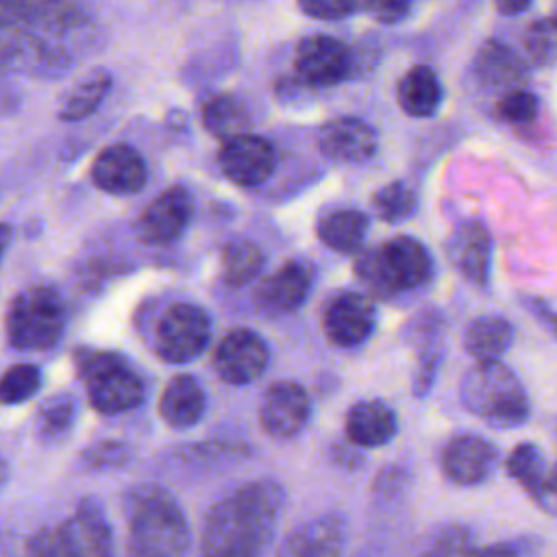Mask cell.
I'll return each mask as SVG.
<instances>
[{"mask_svg": "<svg viewBox=\"0 0 557 557\" xmlns=\"http://www.w3.org/2000/svg\"><path fill=\"white\" fill-rule=\"evenodd\" d=\"M283 487L252 481L218 500L205 520L202 557H259L283 509Z\"/></svg>", "mask_w": 557, "mask_h": 557, "instance_id": "cell-1", "label": "cell"}, {"mask_svg": "<svg viewBox=\"0 0 557 557\" xmlns=\"http://www.w3.org/2000/svg\"><path fill=\"white\" fill-rule=\"evenodd\" d=\"M122 513L131 537V557H183L189 529L183 509L170 492L154 483H139L122 498Z\"/></svg>", "mask_w": 557, "mask_h": 557, "instance_id": "cell-2", "label": "cell"}, {"mask_svg": "<svg viewBox=\"0 0 557 557\" xmlns=\"http://www.w3.org/2000/svg\"><path fill=\"white\" fill-rule=\"evenodd\" d=\"M463 409L494 429H516L529 418V398L509 366L498 359L476 361L461 379Z\"/></svg>", "mask_w": 557, "mask_h": 557, "instance_id": "cell-3", "label": "cell"}, {"mask_svg": "<svg viewBox=\"0 0 557 557\" xmlns=\"http://www.w3.org/2000/svg\"><path fill=\"white\" fill-rule=\"evenodd\" d=\"M355 274L376 298H392L426 285L433 276V259L422 242L398 235L359 252Z\"/></svg>", "mask_w": 557, "mask_h": 557, "instance_id": "cell-4", "label": "cell"}, {"mask_svg": "<svg viewBox=\"0 0 557 557\" xmlns=\"http://www.w3.org/2000/svg\"><path fill=\"white\" fill-rule=\"evenodd\" d=\"M74 366L87 389L89 405L98 413H124L144 400V381L122 355L100 348H76Z\"/></svg>", "mask_w": 557, "mask_h": 557, "instance_id": "cell-5", "label": "cell"}, {"mask_svg": "<svg viewBox=\"0 0 557 557\" xmlns=\"http://www.w3.org/2000/svg\"><path fill=\"white\" fill-rule=\"evenodd\" d=\"M65 302L52 287L33 285L13 296L7 309V337L17 350H46L65 329Z\"/></svg>", "mask_w": 557, "mask_h": 557, "instance_id": "cell-6", "label": "cell"}, {"mask_svg": "<svg viewBox=\"0 0 557 557\" xmlns=\"http://www.w3.org/2000/svg\"><path fill=\"white\" fill-rule=\"evenodd\" d=\"M211 339L209 313L194 302L170 305L154 329V352L168 363L196 359Z\"/></svg>", "mask_w": 557, "mask_h": 557, "instance_id": "cell-7", "label": "cell"}, {"mask_svg": "<svg viewBox=\"0 0 557 557\" xmlns=\"http://www.w3.org/2000/svg\"><path fill=\"white\" fill-rule=\"evenodd\" d=\"M352 70L350 48L331 35H309L294 52V74L302 87H333Z\"/></svg>", "mask_w": 557, "mask_h": 557, "instance_id": "cell-8", "label": "cell"}, {"mask_svg": "<svg viewBox=\"0 0 557 557\" xmlns=\"http://www.w3.org/2000/svg\"><path fill=\"white\" fill-rule=\"evenodd\" d=\"M211 363L224 383L246 385L265 372L270 363V348L252 329H231L218 342Z\"/></svg>", "mask_w": 557, "mask_h": 557, "instance_id": "cell-9", "label": "cell"}, {"mask_svg": "<svg viewBox=\"0 0 557 557\" xmlns=\"http://www.w3.org/2000/svg\"><path fill=\"white\" fill-rule=\"evenodd\" d=\"M194 198L187 187L172 185L154 196L135 222V235L141 244L165 246L176 242L189 226Z\"/></svg>", "mask_w": 557, "mask_h": 557, "instance_id": "cell-10", "label": "cell"}, {"mask_svg": "<svg viewBox=\"0 0 557 557\" xmlns=\"http://www.w3.org/2000/svg\"><path fill=\"white\" fill-rule=\"evenodd\" d=\"M218 168L231 183L239 187H257L274 174L276 150L265 137L242 133L222 139L218 150Z\"/></svg>", "mask_w": 557, "mask_h": 557, "instance_id": "cell-11", "label": "cell"}, {"mask_svg": "<svg viewBox=\"0 0 557 557\" xmlns=\"http://www.w3.org/2000/svg\"><path fill=\"white\" fill-rule=\"evenodd\" d=\"M376 324V309L372 300L357 292H342L333 296L322 311V331L326 339L339 348L363 344Z\"/></svg>", "mask_w": 557, "mask_h": 557, "instance_id": "cell-12", "label": "cell"}, {"mask_svg": "<svg viewBox=\"0 0 557 557\" xmlns=\"http://www.w3.org/2000/svg\"><path fill=\"white\" fill-rule=\"evenodd\" d=\"M309 394L296 381H274L259 403V424L274 440L294 437L309 418Z\"/></svg>", "mask_w": 557, "mask_h": 557, "instance_id": "cell-13", "label": "cell"}, {"mask_svg": "<svg viewBox=\"0 0 557 557\" xmlns=\"http://www.w3.org/2000/svg\"><path fill=\"white\" fill-rule=\"evenodd\" d=\"M91 183L113 196L137 194L148 183V168L144 157L128 144H111L102 148L89 170Z\"/></svg>", "mask_w": 557, "mask_h": 557, "instance_id": "cell-14", "label": "cell"}, {"mask_svg": "<svg viewBox=\"0 0 557 557\" xmlns=\"http://www.w3.org/2000/svg\"><path fill=\"white\" fill-rule=\"evenodd\" d=\"M311 268L302 261H285L270 276H265L257 292L255 302L263 313L285 315L294 313L311 292Z\"/></svg>", "mask_w": 557, "mask_h": 557, "instance_id": "cell-15", "label": "cell"}, {"mask_svg": "<svg viewBox=\"0 0 557 557\" xmlns=\"http://www.w3.org/2000/svg\"><path fill=\"white\" fill-rule=\"evenodd\" d=\"M320 152L339 163H363L376 148V131L359 117H335L326 122L318 133Z\"/></svg>", "mask_w": 557, "mask_h": 557, "instance_id": "cell-16", "label": "cell"}, {"mask_svg": "<svg viewBox=\"0 0 557 557\" xmlns=\"http://www.w3.org/2000/svg\"><path fill=\"white\" fill-rule=\"evenodd\" d=\"M442 329H444V318L435 309L422 311L409 322L407 337L416 346V368L411 379L413 396H426L435 383L442 355H444Z\"/></svg>", "mask_w": 557, "mask_h": 557, "instance_id": "cell-17", "label": "cell"}, {"mask_svg": "<svg viewBox=\"0 0 557 557\" xmlns=\"http://www.w3.org/2000/svg\"><path fill=\"white\" fill-rule=\"evenodd\" d=\"M59 535L70 557H113L111 531L100 511L91 500H83L76 511L61 524Z\"/></svg>", "mask_w": 557, "mask_h": 557, "instance_id": "cell-18", "label": "cell"}, {"mask_svg": "<svg viewBox=\"0 0 557 557\" xmlns=\"http://www.w3.org/2000/svg\"><path fill=\"white\" fill-rule=\"evenodd\" d=\"M496 450L481 435H457L442 450V470L457 485H476L494 468Z\"/></svg>", "mask_w": 557, "mask_h": 557, "instance_id": "cell-19", "label": "cell"}, {"mask_svg": "<svg viewBox=\"0 0 557 557\" xmlns=\"http://www.w3.org/2000/svg\"><path fill=\"white\" fill-rule=\"evenodd\" d=\"M448 257L468 281L485 285L490 278L492 259V239L487 228L479 220H468L459 224L450 237Z\"/></svg>", "mask_w": 557, "mask_h": 557, "instance_id": "cell-20", "label": "cell"}, {"mask_svg": "<svg viewBox=\"0 0 557 557\" xmlns=\"http://www.w3.org/2000/svg\"><path fill=\"white\" fill-rule=\"evenodd\" d=\"M398 420L394 409L376 398L355 403L346 413V437L359 448H379L394 440Z\"/></svg>", "mask_w": 557, "mask_h": 557, "instance_id": "cell-21", "label": "cell"}, {"mask_svg": "<svg viewBox=\"0 0 557 557\" xmlns=\"http://www.w3.org/2000/svg\"><path fill=\"white\" fill-rule=\"evenodd\" d=\"M472 74L483 87L507 94L511 89H520L518 85L527 78V65L509 46L490 39L476 50Z\"/></svg>", "mask_w": 557, "mask_h": 557, "instance_id": "cell-22", "label": "cell"}, {"mask_svg": "<svg viewBox=\"0 0 557 557\" xmlns=\"http://www.w3.org/2000/svg\"><path fill=\"white\" fill-rule=\"evenodd\" d=\"M205 413V389L191 374H176L161 392L159 416L172 429H189Z\"/></svg>", "mask_w": 557, "mask_h": 557, "instance_id": "cell-23", "label": "cell"}, {"mask_svg": "<svg viewBox=\"0 0 557 557\" xmlns=\"http://www.w3.org/2000/svg\"><path fill=\"white\" fill-rule=\"evenodd\" d=\"M346 524L339 516H324L300 527L285 544L281 557H339Z\"/></svg>", "mask_w": 557, "mask_h": 557, "instance_id": "cell-24", "label": "cell"}, {"mask_svg": "<svg viewBox=\"0 0 557 557\" xmlns=\"http://www.w3.org/2000/svg\"><path fill=\"white\" fill-rule=\"evenodd\" d=\"M444 98L440 76L429 65H413L398 81L396 100L411 117H431L437 113Z\"/></svg>", "mask_w": 557, "mask_h": 557, "instance_id": "cell-25", "label": "cell"}, {"mask_svg": "<svg viewBox=\"0 0 557 557\" xmlns=\"http://www.w3.org/2000/svg\"><path fill=\"white\" fill-rule=\"evenodd\" d=\"M318 239L335 252H357L368 233V215L359 209H333L320 215L315 224Z\"/></svg>", "mask_w": 557, "mask_h": 557, "instance_id": "cell-26", "label": "cell"}, {"mask_svg": "<svg viewBox=\"0 0 557 557\" xmlns=\"http://www.w3.org/2000/svg\"><path fill=\"white\" fill-rule=\"evenodd\" d=\"M513 339V329L503 315H479L463 331V350L476 361L498 359Z\"/></svg>", "mask_w": 557, "mask_h": 557, "instance_id": "cell-27", "label": "cell"}, {"mask_svg": "<svg viewBox=\"0 0 557 557\" xmlns=\"http://www.w3.org/2000/svg\"><path fill=\"white\" fill-rule=\"evenodd\" d=\"M111 83H113L111 74L102 67H96V70L87 72L61 98L59 117L63 122H76V120H83V117L91 115L102 104V100L107 98V94L111 89Z\"/></svg>", "mask_w": 557, "mask_h": 557, "instance_id": "cell-28", "label": "cell"}, {"mask_svg": "<svg viewBox=\"0 0 557 557\" xmlns=\"http://www.w3.org/2000/svg\"><path fill=\"white\" fill-rule=\"evenodd\" d=\"M200 120L207 133H211L218 139H228L248 133L250 126L248 109L242 104L239 98L231 94H218L205 100L200 109Z\"/></svg>", "mask_w": 557, "mask_h": 557, "instance_id": "cell-29", "label": "cell"}, {"mask_svg": "<svg viewBox=\"0 0 557 557\" xmlns=\"http://www.w3.org/2000/svg\"><path fill=\"white\" fill-rule=\"evenodd\" d=\"M263 252L250 239H231L222 248L220 268L222 281L231 287H242L250 283L263 268Z\"/></svg>", "mask_w": 557, "mask_h": 557, "instance_id": "cell-30", "label": "cell"}, {"mask_svg": "<svg viewBox=\"0 0 557 557\" xmlns=\"http://www.w3.org/2000/svg\"><path fill=\"white\" fill-rule=\"evenodd\" d=\"M76 403L67 394L50 396L35 413V435L41 444H54L70 435L76 422Z\"/></svg>", "mask_w": 557, "mask_h": 557, "instance_id": "cell-31", "label": "cell"}, {"mask_svg": "<svg viewBox=\"0 0 557 557\" xmlns=\"http://www.w3.org/2000/svg\"><path fill=\"white\" fill-rule=\"evenodd\" d=\"M507 472L524 485L531 494H540L546 481L544 474V455L533 442H522L518 444L509 457H507Z\"/></svg>", "mask_w": 557, "mask_h": 557, "instance_id": "cell-32", "label": "cell"}, {"mask_svg": "<svg viewBox=\"0 0 557 557\" xmlns=\"http://www.w3.org/2000/svg\"><path fill=\"white\" fill-rule=\"evenodd\" d=\"M372 207L383 222L396 224L416 211V196L403 181H392L376 189L372 196Z\"/></svg>", "mask_w": 557, "mask_h": 557, "instance_id": "cell-33", "label": "cell"}, {"mask_svg": "<svg viewBox=\"0 0 557 557\" xmlns=\"http://www.w3.org/2000/svg\"><path fill=\"white\" fill-rule=\"evenodd\" d=\"M41 385V372L33 363H15L0 376V403L20 405L35 396Z\"/></svg>", "mask_w": 557, "mask_h": 557, "instance_id": "cell-34", "label": "cell"}, {"mask_svg": "<svg viewBox=\"0 0 557 557\" xmlns=\"http://www.w3.org/2000/svg\"><path fill=\"white\" fill-rule=\"evenodd\" d=\"M524 50L535 65H553L557 61V17L535 20L524 30Z\"/></svg>", "mask_w": 557, "mask_h": 557, "instance_id": "cell-35", "label": "cell"}, {"mask_svg": "<svg viewBox=\"0 0 557 557\" xmlns=\"http://www.w3.org/2000/svg\"><path fill=\"white\" fill-rule=\"evenodd\" d=\"M131 448L124 442H94L91 446H87L81 457L78 463L81 468L89 470V472H111V470H120L124 466L131 463Z\"/></svg>", "mask_w": 557, "mask_h": 557, "instance_id": "cell-36", "label": "cell"}, {"mask_svg": "<svg viewBox=\"0 0 557 557\" xmlns=\"http://www.w3.org/2000/svg\"><path fill=\"white\" fill-rule=\"evenodd\" d=\"M470 533L463 527L440 529L426 548L418 557H468L470 555Z\"/></svg>", "mask_w": 557, "mask_h": 557, "instance_id": "cell-37", "label": "cell"}, {"mask_svg": "<svg viewBox=\"0 0 557 557\" xmlns=\"http://www.w3.org/2000/svg\"><path fill=\"white\" fill-rule=\"evenodd\" d=\"M537 107H540V102H537L535 94L520 87V89L507 91L498 100L496 115H498V120L509 122V124H527V122L535 120Z\"/></svg>", "mask_w": 557, "mask_h": 557, "instance_id": "cell-38", "label": "cell"}, {"mask_svg": "<svg viewBox=\"0 0 557 557\" xmlns=\"http://www.w3.org/2000/svg\"><path fill=\"white\" fill-rule=\"evenodd\" d=\"M298 9L313 20H342L357 9V0H296Z\"/></svg>", "mask_w": 557, "mask_h": 557, "instance_id": "cell-39", "label": "cell"}, {"mask_svg": "<svg viewBox=\"0 0 557 557\" xmlns=\"http://www.w3.org/2000/svg\"><path fill=\"white\" fill-rule=\"evenodd\" d=\"M361 4L381 24H396L411 9V0H361Z\"/></svg>", "mask_w": 557, "mask_h": 557, "instance_id": "cell-40", "label": "cell"}, {"mask_svg": "<svg viewBox=\"0 0 557 557\" xmlns=\"http://www.w3.org/2000/svg\"><path fill=\"white\" fill-rule=\"evenodd\" d=\"M531 553V544L527 540L511 542H494L487 546H472L468 557H527Z\"/></svg>", "mask_w": 557, "mask_h": 557, "instance_id": "cell-41", "label": "cell"}, {"mask_svg": "<svg viewBox=\"0 0 557 557\" xmlns=\"http://www.w3.org/2000/svg\"><path fill=\"white\" fill-rule=\"evenodd\" d=\"M30 557H70L59 531L52 533L41 529L37 535L30 537Z\"/></svg>", "mask_w": 557, "mask_h": 557, "instance_id": "cell-42", "label": "cell"}, {"mask_svg": "<svg viewBox=\"0 0 557 557\" xmlns=\"http://www.w3.org/2000/svg\"><path fill=\"white\" fill-rule=\"evenodd\" d=\"M527 307L533 311V315L557 337V311L548 309L544 302L540 300H527Z\"/></svg>", "mask_w": 557, "mask_h": 557, "instance_id": "cell-43", "label": "cell"}, {"mask_svg": "<svg viewBox=\"0 0 557 557\" xmlns=\"http://www.w3.org/2000/svg\"><path fill=\"white\" fill-rule=\"evenodd\" d=\"M533 0H494L498 13L503 15H518L531 7Z\"/></svg>", "mask_w": 557, "mask_h": 557, "instance_id": "cell-44", "label": "cell"}, {"mask_svg": "<svg viewBox=\"0 0 557 557\" xmlns=\"http://www.w3.org/2000/svg\"><path fill=\"white\" fill-rule=\"evenodd\" d=\"M9 242H11V226L4 224V222H0V259H2V255H4V250H7V246H9Z\"/></svg>", "mask_w": 557, "mask_h": 557, "instance_id": "cell-45", "label": "cell"}, {"mask_svg": "<svg viewBox=\"0 0 557 557\" xmlns=\"http://www.w3.org/2000/svg\"><path fill=\"white\" fill-rule=\"evenodd\" d=\"M544 487L553 494H557V463L553 466V470L546 474V481H544Z\"/></svg>", "mask_w": 557, "mask_h": 557, "instance_id": "cell-46", "label": "cell"}, {"mask_svg": "<svg viewBox=\"0 0 557 557\" xmlns=\"http://www.w3.org/2000/svg\"><path fill=\"white\" fill-rule=\"evenodd\" d=\"M7 476H9V470H7V463H4L2 457H0V490H2L4 483H7Z\"/></svg>", "mask_w": 557, "mask_h": 557, "instance_id": "cell-47", "label": "cell"}, {"mask_svg": "<svg viewBox=\"0 0 557 557\" xmlns=\"http://www.w3.org/2000/svg\"><path fill=\"white\" fill-rule=\"evenodd\" d=\"M553 15H555V17H557V11H555V13H553Z\"/></svg>", "mask_w": 557, "mask_h": 557, "instance_id": "cell-48", "label": "cell"}]
</instances>
